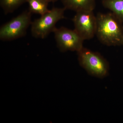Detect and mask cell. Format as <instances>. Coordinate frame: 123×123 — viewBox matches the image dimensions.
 <instances>
[{
  "label": "cell",
  "instance_id": "10",
  "mask_svg": "<svg viewBox=\"0 0 123 123\" xmlns=\"http://www.w3.org/2000/svg\"><path fill=\"white\" fill-rule=\"evenodd\" d=\"M26 0H0V6L5 14L13 12Z\"/></svg>",
  "mask_w": 123,
  "mask_h": 123
},
{
  "label": "cell",
  "instance_id": "1",
  "mask_svg": "<svg viewBox=\"0 0 123 123\" xmlns=\"http://www.w3.org/2000/svg\"><path fill=\"white\" fill-rule=\"evenodd\" d=\"M96 35L102 43L107 46L122 45L123 23L112 12L98 13L97 16Z\"/></svg>",
  "mask_w": 123,
  "mask_h": 123
},
{
  "label": "cell",
  "instance_id": "13",
  "mask_svg": "<svg viewBox=\"0 0 123 123\" xmlns=\"http://www.w3.org/2000/svg\"><path fill=\"white\" fill-rule=\"evenodd\" d=\"M103 0H102V1H103Z\"/></svg>",
  "mask_w": 123,
  "mask_h": 123
},
{
  "label": "cell",
  "instance_id": "4",
  "mask_svg": "<svg viewBox=\"0 0 123 123\" xmlns=\"http://www.w3.org/2000/svg\"><path fill=\"white\" fill-rule=\"evenodd\" d=\"M31 13L24 11L3 25L0 29V39L10 41L24 36L31 24Z\"/></svg>",
  "mask_w": 123,
  "mask_h": 123
},
{
  "label": "cell",
  "instance_id": "12",
  "mask_svg": "<svg viewBox=\"0 0 123 123\" xmlns=\"http://www.w3.org/2000/svg\"><path fill=\"white\" fill-rule=\"evenodd\" d=\"M122 45H123V38H122Z\"/></svg>",
  "mask_w": 123,
  "mask_h": 123
},
{
  "label": "cell",
  "instance_id": "8",
  "mask_svg": "<svg viewBox=\"0 0 123 123\" xmlns=\"http://www.w3.org/2000/svg\"><path fill=\"white\" fill-rule=\"evenodd\" d=\"M104 6L108 9L123 24V0H104Z\"/></svg>",
  "mask_w": 123,
  "mask_h": 123
},
{
  "label": "cell",
  "instance_id": "9",
  "mask_svg": "<svg viewBox=\"0 0 123 123\" xmlns=\"http://www.w3.org/2000/svg\"><path fill=\"white\" fill-rule=\"evenodd\" d=\"M29 6V11L31 13L37 14L40 15L47 12L49 2L46 0H26Z\"/></svg>",
  "mask_w": 123,
  "mask_h": 123
},
{
  "label": "cell",
  "instance_id": "5",
  "mask_svg": "<svg viewBox=\"0 0 123 123\" xmlns=\"http://www.w3.org/2000/svg\"><path fill=\"white\" fill-rule=\"evenodd\" d=\"M57 46L63 52L80 51L83 47L84 40L75 30L62 27L53 31Z\"/></svg>",
  "mask_w": 123,
  "mask_h": 123
},
{
  "label": "cell",
  "instance_id": "3",
  "mask_svg": "<svg viewBox=\"0 0 123 123\" xmlns=\"http://www.w3.org/2000/svg\"><path fill=\"white\" fill-rule=\"evenodd\" d=\"M65 8H53L41 15L31 24V31L33 37L36 38H45L56 27L55 25L60 20L64 18Z\"/></svg>",
  "mask_w": 123,
  "mask_h": 123
},
{
  "label": "cell",
  "instance_id": "7",
  "mask_svg": "<svg viewBox=\"0 0 123 123\" xmlns=\"http://www.w3.org/2000/svg\"><path fill=\"white\" fill-rule=\"evenodd\" d=\"M66 9L76 12L82 11H93L96 0H62Z\"/></svg>",
  "mask_w": 123,
  "mask_h": 123
},
{
  "label": "cell",
  "instance_id": "2",
  "mask_svg": "<svg viewBox=\"0 0 123 123\" xmlns=\"http://www.w3.org/2000/svg\"><path fill=\"white\" fill-rule=\"evenodd\" d=\"M77 53L79 64L89 74L99 78L107 76L109 64L99 53L84 47Z\"/></svg>",
  "mask_w": 123,
  "mask_h": 123
},
{
  "label": "cell",
  "instance_id": "6",
  "mask_svg": "<svg viewBox=\"0 0 123 123\" xmlns=\"http://www.w3.org/2000/svg\"><path fill=\"white\" fill-rule=\"evenodd\" d=\"M73 20L74 30L84 40L91 39L96 35L97 17L93 11L76 12Z\"/></svg>",
  "mask_w": 123,
  "mask_h": 123
},
{
  "label": "cell",
  "instance_id": "11",
  "mask_svg": "<svg viewBox=\"0 0 123 123\" xmlns=\"http://www.w3.org/2000/svg\"><path fill=\"white\" fill-rule=\"evenodd\" d=\"M46 1H47L48 2H55L57 0H46Z\"/></svg>",
  "mask_w": 123,
  "mask_h": 123
}]
</instances>
